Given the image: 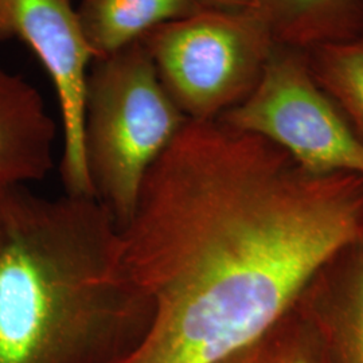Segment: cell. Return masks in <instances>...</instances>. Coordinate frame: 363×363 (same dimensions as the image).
<instances>
[{
    "label": "cell",
    "instance_id": "4fadbf2b",
    "mask_svg": "<svg viewBox=\"0 0 363 363\" xmlns=\"http://www.w3.org/2000/svg\"><path fill=\"white\" fill-rule=\"evenodd\" d=\"M205 3L211 9L223 10H240L253 7V0H205Z\"/></svg>",
    "mask_w": 363,
    "mask_h": 363
},
{
    "label": "cell",
    "instance_id": "9c48e42d",
    "mask_svg": "<svg viewBox=\"0 0 363 363\" xmlns=\"http://www.w3.org/2000/svg\"><path fill=\"white\" fill-rule=\"evenodd\" d=\"M208 9L205 0H82L77 15L94 60L128 48L156 27Z\"/></svg>",
    "mask_w": 363,
    "mask_h": 363
},
{
    "label": "cell",
    "instance_id": "30bf717a",
    "mask_svg": "<svg viewBox=\"0 0 363 363\" xmlns=\"http://www.w3.org/2000/svg\"><path fill=\"white\" fill-rule=\"evenodd\" d=\"M277 45L308 49L352 38L363 31V0H253Z\"/></svg>",
    "mask_w": 363,
    "mask_h": 363
},
{
    "label": "cell",
    "instance_id": "52a82bcc",
    "mask_svg": "<svg viewBox=\"0 0 363 363\" xmlns=\"http://www.w3.org/2000/svg\"><path fill=\"white\" fill-rule=\"evenodd\" d=\"M55 140L57 124L40 93L0 65V195L45 179Z\"/></svg>",
    "mask_w": 363,
    "mask_h": 363
},
{
    "label": "cell",
    "instance_id": "5b68a950",
    "mask_svg": "<svg viewBox=\"0 0 363 363\" xmlns=\"http://www.w3.org/2000/svg\"><path fill=\"white\" fill-rule=\"evenodd\" d=\"M271 142L315 175L363 178V138L298 50L277 45L257 86L220 117Z\"/></svg>",
    "mask_w": 363,
    "mask_h": 363
},
{
    "label": "cell",
    "instance_id": "6da1fadb",
    "mask_svg": "<svg viewBox=\"0 0 363 363\" xmlns=\"http://www.w3.org/2000/svg\"><path fill=\"white\" fill-rule=\"evenodd\" d=\"M154 315L116 363H216L292 311L363 240V178L315 175L220 118L187 120L121 229Z\"/></svg>",
    "mask_w": 363,
    "mask_h": 363
},
{
    "label": "cell",
    "instance_id": "277c9868",
    "mask_svg": "<svg viewBox=\"0 0 363 363\" xmlns=\"http://www.w3.org/2000/svg\"><path fill=\"white\" fill-rule=\"evenodd\" d=\"M172 101L189 120H216L255 91L277 42L253 9H208L140 39Z\"/></svg>",
    "mask_w": 363,
    "mask_h": 363
},
{
    "label": "cell",
    "instance_id": "3957f363",
    "mask_svg": "<svg viewBox=\"0 0 363 363\" xmlns=\"http://www.w3.org/2000/svg\"><path fill=\"white\" fill-rule=\"evenodd\" d=\"M187 117L162 85L142 42L91 61L84 152L93 196L123 229L144 181Z\"/></svg>",
    "mask_w": 363,
    "mask_h": 363
},
{
    "label": "cell",
    "instance_id": "7c38bea8",
    "mask_svg": "<svg viewBox=\"0 0 363 363\" xmlns=\"http://www.w3.org/2000/svg\"><path fill=\"white\" fill-rule=\"evenodd\" d=\"M216 363H328L322 340L298 306L245 346Z\"/></svg>",
    "mask_w": 363,
    "mask_h": 363
},
{
    "label": "cell",
    "instance_id": "8992f818",
    "mask_svg": "<svg viewBox=\"0 0 363 363\" xmlns=\"http://www.w3.org/2000/svg\"><path fill=\"white\" fill-rule=\"evenodd\" d=\"M16 39L37 55L61 109L65 194L94 198L84 152L86 79L93 55L72 0H0V42Z\"/></svg>",
    "mask_w": 363,
    "mask_h": 363
},
{
    "label": "cell",
    "instance_id": "ba28073f",
    "mask_svg": "<svg viewBox=\"0 0 363 363\" xmlns=\"http://www.w3.org/2000/svg\"><path fill=\"white\" fill-rule=\"evenodd\" d=\"M322 292L301 311L322 340L328 363H363V240L328 264Z\"/></svg>",
    "mask_w": 363,
    "mask_h": 363
},
{
    "label": "cell",
    "instance_id": "8fae6325",
    "mask_svg": "<svg viewBox=\"0 0 363 363\" xmlns=\"http://www.w3.org/2000/svg\"><path fill=\"white\" fill-rule=\"evenodd\" d=\"M312 73L363 138V31L311 50Z\"/></svg>",
    "mask_w": 363,
    "mask_h": 363
},
{
    "label": "cell",
    "instance_id": "7a4b0ae2",
    "mask_svg": "<svg viewBox=\"0 0 363 363\" xmlns=\"http://www.w3.org/2000/svg\"><path fill=\"white\" fill-rule=\"evenodd\" d=\"M152 315L94 198L0 195V363H116Z\"/></svg>",
    "mask_w": 363,
    "mask_h": 363
}]
</instances>
